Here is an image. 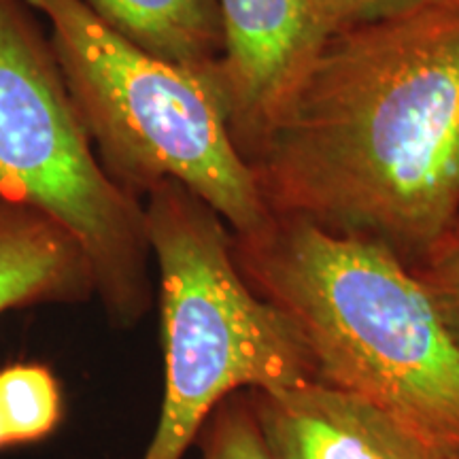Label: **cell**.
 <instances>
[{
    "label": "cell",
    "mask_w": 459,
    "mask_h": 459,
    "mask_svg": "<svg viewBox=\"0 0 459 459\" xmlns=\"http://www.w3.org/2000/svg\"><path fill=\"white\" fill-rule=\"evenodd\" d=\"M432 459H459L457 453H434Z\"/></svg>",
    "instance_id": "15"
},
{
    "label": "cell",
    "mask_w": 459,
    "mask_h": 459,
    "mask_svg": "<svg viewBox=\"0 0 459 459\" xmlns=\"http://www.w3.org/2000/svg\"><path fill=\"white\" fill-rule=\"evenodd\" d=\"M91 298L94 268L82 243L37 206L0 198V317Z\"/></svg>",
    "instance_id": "8"
},
{
    "label": "cell",
    "mask_w": 459,
    "mask_h": 459,
    "mask_svg": "<svg viewBox=\"0 0 459 459\" xmlns=\"http://www.w3.org/2000/svg\"><path fill=\"white\" fill-rule=\"evenodd\" d=\"M417 3H421V0H332L342 26L372 20V17L392 13V11L411 7Z\"/></svg>",
    "instance_id": "13"
},
{
    "label": "cell",
    "mask_w": 459,
    "mask_h": 459,
    "mask_svg": "<svg viewBox=\"0 0 459 459\" xmlns=\"http://www.w3.org/2000/svg\"><path fill=\"white\" fill-rule=\"evenodd\" d=\"M412 273L428 287L459 347V249L438 251Z\"/></svg>",
    "instance_id": "12"
},
{
    "label": "cell",
    "mask_w": 459,
    "mask_h": 459,
    "mask_svg": "<svg viewBox=\"0 0 459 459\" xmlns=\"http://www.w3.org/2000/svg\"><path fill=\"white\" fill-rule=\"evenodd\" d=\"M26 4L48 20L66 88L113 183L141 200L158 183H181L234 234L271 221L204 73L132 48L79 0Z\"/></svg>",
    "instance_id": "4"
},
{
    "label": "cell",
    "mask_w": 459,
    "mask_h": 459,
    "mask_svg": "<svg viewBox=\"0 0 459 459\" xmlns=\"http://www.w3.org/2000/svg\"><path fill=\"white\" fill-rule=\"evenodd\" d=\"M238 271L290 317L325 385L459 455V347L423 281L385 247L273 215L232 232Z\"/></svg>",
    "instance_id": "2"
},
{
    "label": "cell",
    "mask_w": 459,
    "mask_h": 459,
    "mask_svg": "<svg viewBox=\"0 0 459 459\" xmlns=\"http://www.w3.org/2000/svg\"><path fill=\"white\" fill-rule=\"evenodd\" d=\"M143 206L158 268L164 398L141 459H183L228 395L281 394L319 378L296 325L240 274L232 230L204 200L162 181Z\"/></svg>",
    "instance_id": "3"
},
{
    "label": "cell",
    "mask_w": 459,
    "mask_h": 459,
    "mask_svg": "<svg viewBox=\"0 0 459 459\" xmlns=\"http://www.w3.org/2000/svg\"><path fill=\"white\" fill-rule=\"evenodd\" d=\"M65 417V389L51 366L13 361L0 368V451L45 443Z\"/></svg>",
    "instance_id": "10"
},
{
    "label": "cell",
    "mask_w": 459,
    "mask_h": 459,
    "mask_svg": "<svg viewBox=\"0 0 459 459\" xmlns=\"http://www.w3.org/2000/svg\"><path fill=\"white\" fill-rule=\"evenodd\" d=\"M274 459H432L434 451L366 400L321 381L249 392Z\"/></svg>",
    "instance_id": "7"
},
{
    "label": "cell",
    "mask_w": 459,
    "mask_h": 459,
    "mask_svg": "<svg viewBox=\"0 0 459 459\" xmlns=\"http://www.w3.org/2000/svg\"><path fill=\"white\" fill-rule=\"evenodd\" d=\"M446 249H459V221H457V226L453 228L449 234H446V238L438 245V249H436L434 254H438V251H446Z\"/></svg>",
    "instance_id": "14"
},
{
    "label": "cell",
    "mask_w": 459,
    "mask_h": 459,
    "mask_svg": "<svg viewBox=\"0 0 459 459\" xmlns=\"http://www.w3.org/2000/svg\"><path fill=\"white\" fill-rule=\"evenodd\" d=\"M196 445L203 459H274L249 392L223 398L200 428Z\"/></svg>",
    "instance_id": "11"
},
{
    "label": "cell",
    "mask_w": 459,
    "mask_h": 459,
    "mask_svg": "<svg viewBox=\"0 0 459 459\" xmlns=\"http://www.w3.org/2000/svg\"><path fill=\"white\" fill-rule=\"evenodd\" d=\"M249 169L271 215L426 264L459 221V0L341 28Z\"/></svg>",
    "instance_id": "1"
},
{
    "label": "cell",
    "mask_w": 459,
    "mask_h": 459,
    "mask_svg": "<svg viewBox=\"0 0 459 459\" xmlns=\"http://www.w3.org/2000/svg\"><path fill=\"white\" fill-rule=\"evenodd\" d=\"M132 48L170 65L206 71L221 56L217 0H79Z\"/></svg>",
    "instance_id": "9"
},
{
    "label": "cell",
    "mask_w": 459,
    "mask_h": 459,
    "mask_svg": "<svg viewBox=\"0 0 459 459\" xmlns=\"http://www.w3.org/2000/svg\"><path fill=\"white\" fill-rule=\"evenodd\" d=\"M0 198L37 206L82 243L113 328L147 317L156 290L145 206L102 169L26 0H0Z\"/></svg>",
    "instance_id": "5"
},
{
    "label": "cell",
    "mask_w": 459,
    "mask_h": 459,
    "mask_svg": "<svg viewBox=\"0 0 459 459\" xmlns=\"http://www.w3.org/2000/svg\"><path fill=\"white\" fill-rule=\"evenodd\" d=\"M223 48L204 77L247 164L294 100L321 49L341 30L332 0H217Z\"/></svg>",
    "instance_id": "6"
}]
</instances>
